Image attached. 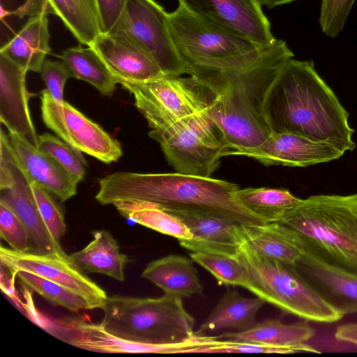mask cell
Masks as SVG:
<instances>
[{
    "instance_id": "1",
    "label": "cell",
    "mask_w": 357,
    "mask_h": 357,
    "mask_svg": "<svg viewBox=\"0 0 357 357\" xmlns=\"http://www.w3.org/2000/svg\"><path fill=\"white\" fill-rule=\"evenodd\" d=\"M264 116L273 132H289L353 151L355 130L349 112L316 70L314 61L291 58L266 96Z\"/></svg>"
},
{
    "instance_id": "2",
    "label": "cell",
    "mask_w": 357,
    "mask_h": 357,
    "mask_svg": "<svg viewBox=\"0 0 357 357\" xmlns=\"http://www.w3.org/2000/svg\"><path fill=\"white\" fill-rule=\"evenodd\" d=\"M294 54L284 40L255 61L188 73L215 96L208 108L228 145L226 155L259 145L271 132L264 112L268 93L283 63Z\"/></svg>"
},
{
    "instance_id": "3",
    "label": "cell",
    "mask_w": 357,
    "mask_h": 357,
    "mask_svg": "<svg viewBox=\"0 0 357 357\" xmlns=\"http://www.w3.org/2000/svg\"><path fill=\"white\" fill-rule=\"evenodd\" d=\"M237 184L179 172L139 174L116 172L99 180L95 197L102 205L142 201L169 212L213 215L241 225L267 222L236 199Z\"/></svg>"
},
{
    "instance_id": "4",
    "label": "cell",
    "mask_w": 357,
    "mask_h": 357,
    "mask_svg": "<svg viewBox=\"0 0 357 357\" xmlns=\"http://www.w3.org/2000/svg\"><path fill=\"white\" fill-rule=\"evenodd\" d=\"M276 222L287 227L303 248L357 274V194L301 199Z\"/></svg>"
},
{
    "instance_id": "5",
    "label": "cell",
    "mask_w": 357,
    "mask_h": 357,
    "mask_svg": "<svg viewBox=\"0 0 357 357\" xmlns=\"http://www.w3.org/2000/svg\"><path fill=\"white\" fill-rule=\"evenodd\" d=\"M183 298L165 294L159 298L107 297L100 323L108 333L128 340L169 344L194 337L195 321L184 308Z\"/></svg>"
},
{
    "instance_id": "6",
    "label": "cell",
    "mask_w": 357,
    "mask_h": 357,
    "mask_svg": "<svg viewBox=\"0 0 357 357\" xmlns=\"http://www.w3.org/2000/svg\"><path fill=\"white\" fill-rule=\"evenodd\" d=\"M235 257L246 271L243 287L284 313L326 324L344 317L306 282L295 265L261 256L243 240Z\"/></svg>"
},
{
    "instance_id": "7",
    "label": "cell",
    "mask_w": 357,
    "mask_h": 357,
    "mask_svg": "<svg viewBox=\"0 0 357 357\" xmlns=\"http://www.w3.org/2000/svg\"><path fill=\"white\" fill-rule=\"evenodd\" d=\"M168 25L185 74L192 70H219L251 61L266 54L274 43L257 44L194 15L180 5L168 13Z\"/></svg>"
},
{
    "instance_id": "8",
    "label": "cell",
    "mask_w": 357,
    "mask_h": 357,
    "mask_svg": "<svg viewBox=\"0 0 357 357\" xmlns=\"http://www.w3.org/2000/svg\"><path fill=\"white\" fill-rule=\"evenodd\" d=\"M208 108L165 128L150 130L149 137L159 143L176 172L211 177L226 155L227 141Z\"/></svg>"
},
{
    "instance_id": "9",
    "label": "cell",
    "mask_w": 357,
    "mask_h": 357,
    "mask_svg": "<svg viewBox=\"0 0 357 357\" xmlns=\"http://www.w3.org/2000/svg\"><path fill=\"white\" fill-rule=\"evenodd\" d=\"M120 84L134 97L135 105L151 130L165 128L210 107L215 96L192 76L164 75L140 83Z\"/></svg>"
},
{
    "instance_id": "10",
    "label": "cell",
    "mask_w": 357,
    "mask_h": 357,
    "mask_svg": "<svg viewBox=\"0 0 357 357\" xmlns=\"http://www.w3.org/2000/svg\"><path fill=\"white\" fill-rule=\"evenodd\" d=\"M31 181L10 144L8 135L1 130L0 202L10 208L24 225L29 236L30 252L66 255L42 218Z\"/></svg>"
},
{
    "instance_id": "11",
    "label": "cell",
    "mask_w": 357,
    "mask_h": 357,
    "mask_svg": "<svg viewBox=\"0 0 357 357\" xmlns=\"http://www.w3.org/2000/svg\"><path fill=\"white\" fill-rule=\"evenodd\" d=\"M114 31L137 43L165 75L185 74L169 33L168 13L154 0H126L123 12L111 32Z\"/></svg>"
},
{
    "instance_id": "12",
    "label": "cell",
    "mask_w": 357,
    "mask_h": 357,
    "mask_svg": "<svg viewBox=\"0 0 357 357\" xmlns=\"http://www.w3.org/2000/svg\"><path fill=\"white\" fill-rule=\"evenodd\" d=\"M40 100L45 126L77 153L105 163L122 156L120 144L68 102L55 100L46 89L42 91Z\"/></svg>"
},
{
    "instance_id": "13",
    "label": "cell",
    "mask_w": 357,
    "mask_h": 357,
    "mask_svg": "<svg viewBox=\"0 0 357 357\" xmlns=\"http://www.w3.org/2000/svg\"><path fill=\"white\" fill-rule=\"evenodd\" d=\"M54 335L75 347L105 354H186L220 344L218 336L197 333L184 342L169 344L137 342L115 336L106 331L100 324L82 319L62 323Z\"/></svg>"
},
{
    "instance_id": "14",
    "label": "cell",
    "mask_w": 357,
    "mask_h": 357,
    "mask_svg": "<svg viewBox=\"0 0 357 357\" xmlns=\"http://www.w3.org/2000/svg\"><path fill=\"white\" fill-rule=\"evenodd\" d=\"M0 261L13 279L18 271L33 273L81 295L90 310L101 309L108 297L105 290L86 276L66 254L17 252L1 245Z\"/></svg>"
},
{
    "instance_id": "15",
    "label": "cell",
    "mask_w": 357,
    "mask_h": 357,
    "mask_svg": "<svg viewBox=\"0 0 357 357\" xmlns=\"http://www.w3.org/2000/svg\"><path fill=\"white\" fill-rule=\"evenodd\" d=\"M194 15L252 42L266 45L276 38L257 0H178Z\"/></svg>"
},
{
    "instance_id": "16",
    "label": "cell",
    "mask_w": 357,
    "mask_h": 357,
    "mask_svg": "<svg viewBox=\"0 0 357 357\" xmlns=\"http://www.w3.org/2000/svg\"><path fill=\"white\" fill-rule=\"evenodd\" d=\"M345 153L325 142L289 132H273L258 146L231 155L254 158L266 165L305 167L341 158Z\"/></svg>"
},
{
    "instance_id": "17",
    "label": "cell",
    "mask_w": 357,
    "mask_h": 357,
    "mask_svg": "<svg viewBox=\"0 0 357 357\" xmlns=\"http://www.w3.org/2000/svg\"><path fill=\"white\" fill-rule=\"evenodd\" d=\"M89 47L100 56L118 84L144 82L165 75L155 61L123 33H101Z\"/></svg>"
},
{
    "instance_id": "18",
    "label": "cell",
    "mask_w": 357,
    "mask_h": 357,
    "mask_svg": "<svg viewBox=\"0 0 357 357\" xmlns=\"http://www.w3.org/2000/svg\"><path fill=\"white\" fill-rule=\"evenodd\" d=\"M303 250L301 259L295 264L301 276L326 302L344 316L357 313V274L328 264L303 248Z\"/></svg>"
},
{
    "instance_id": "19",
    "label": "cell",
    "mask_w": 357,
    "mask_h": 357,
    "mask_svg": "<svg viewBox=\"0 0 357 357\" xmlns=\"http://www.w3.org/2000/svg\"><path fill=\"white\" fill-rule=\"evenodd\" d=\"M22 68L0 52V120L10 133H15L38 147V136L31 117L26 75Z\"/></svg>"
},
{
    "instance_id": "20",
    "label": "cell",
    "mask_w": 357,
    "mask_h": 357,
    "mask_svg": "<svg viewBox=\"0 0 357 357\" xmlns=\"http://www.w3.org/2000/svg\"><path fill=\"white\" fill-rule=\"evenodd\" d=\"M169 213L180 220L192 234L190 239L178 241L183 248L192 252H207L231 257L237 255L242 243L238 231L241 224L208 214Z\"/></svg>"
},
{
    "instance_id": "21",
    "label": "cell",
    "mask_w": 357,
    "mask_h": 357,
    "mask_svg": "<svg viewBox=\"0 0 357 357\" xmlns=\"http://www.w3.org/2000/svg\"><path fill=\"white\" fill-rule=\"evenodd\" d=\"M8 138L19 160L33 181L61 202L76 194L77 184L80 182L77 177L20 135L9 132Z\"/></svg>"
},
{
    "instance_id": "22",
    "label": "cell",
    "mask_w": 357,
    "mask_h": 357,
    "mask_svg": "<svg viewBox=\"0 0 357 357\" xmlns=\"http://www.w3.org/2000/svg\"><path fill=\"white\" fill-rule=\"evenodd\" d=\"M315 335L307 321L284 324L279 319H268L245 331L225 333L218 336L227 340L255 342L294 349L296 352L320 353L306 344Z\"/></svg>"
},
{
    "instance_id": "23",
    "label": "cell",
    "mask_w": 357,
    "mask_h": 357,
    "mask_svg": "<svg viewBox=\"0 0 357 357\" xmlns=\"http://www.w3.org/2000/svg\"><path fill=\"white\" fill-rule=\"evenodd\" d=\"M142 277L160 288L165 294L181 298L203 296V286L191 259L169 255L149 262Z\"/></svg>"
},
{
    "instance_id": "24",
    "label": "cell",
    "mask_w": 357,
    "mask_h": 357,
    "mask_svg": "<svg viewBox=\"0 0 357 357\" xmlns=\"http://www.w3.org/2000/svg\"><path fill=\"white\" fill-rule=\"evenodd\" d=\"M47 16L31 17L0 50L27 71L39 73L51 51Z\"/></svg>"
},
{
    "instance_id": "25",
    "label": "cell",
    "mask_w": 357,
    "mask_h": 357,
    "mask_svg": "<svg viewBox=\"0 0 357 357\" xmlns=\"http://www.w3.org/2000/svg\"><path fill=\"white\" fill-rule=\"evenodd\" d=\"M241 239L265 257L295 265L303 250L290 230L279 222L239 225Z\"/></svg>"
},
{
    "instance_id": "26",
    "label": "cell",
    "mask_w": 357,
    "mask_h": 357,
    "mask_svg": "<svg viewBox=\"0 0 357 357\" xmlns=\"http://www.w3.org/2000/svg\"><path fill=\"white\" fill-rule=\"evenodd\" d=\"M92 241L70 259L82 271L108 275L119 282L125 280L128 257L121 253L113 236L105 229L91 232Z\"/></svg>"
},
{
    "instance_id": "27",
    "label": "cell",
    "mask_w": 357,
    "mask_h": 357,
    "mask_svg": "<svg viewBox=\"0 0 357 357\" xmlns=\"http://www.w3.org/2000/svg\"><path fill=\"white\" fill-rule=\"evenodd\" d=\"M265 303L257 296L247 298L228 288L197 332L205 334L227 328L249 330L257 324V314Z\"/></svg>"
},
{
    "instance_id": "28",
    "label": "cell",
    "mask_w": 357,
    "mask_h": 357,
    "mask_svg": "<svg viewBox=\"0 0 357 357\" xmlns=\"http://www.w3.org/2000/svg\"><path fill=\"white\" fill-rule=\"evenodd\" d=\"M61 59L70 77L89 83L104 96L112 95L118 84L116 79L92 47L68 48L62 52Z\"/></svg>"
},
{
    "instance_id": "29",
    "label": "cell",
    "mask_w": 357,
    "mask_h": 357,
    "mask_svg": "<svg viewBox=\"0 0 357 357\" xmlns=\"http://www.w3.org/2000/svg\"><path fill=\"white\" fill-rule=\"evenodd\" d=\"M75 38L89 46L100 34L101 28L95 0H47Z\"/></svg>"
},
{
    "instance_id": "30",
    "label": "cell",
    "mask_w": 357,
    "mask_h": 357,
    "mask_svg": "<svg viewBox=\"0 0 357 357\" xmlns=\"http://www.w3.org/2000/svg\"><path fill=\"white\" fill-rule=\"evenodd\" d=\"M113 205L122 216L137 224L178 241L192 238L189 229L180 220L154 204L142 201H121Z\"/></svg>"
},
{
    "instance_id": "31",
    "label": "cell",
    "mask_w": 357,
    "mask_h": 357,
    "mask_svg": "<svg viewBox=\"0 0 357 357\" xmlns=\"http://www.w3.org/2000/svg\"><path fill=\"white\" fill-rule=\"evenodd\" d=\"M235 197L243 206L267 223L278 222L301 200L287 189L265 187L239 188Z\"/></svg>"
},
{
    "instance_id": "32",
    "label": "cell",
    "mask_w": 357,
    "mask_h": 357,
    "mask_svg": "<svg viewBox=\"0 0 357 357\" xmlns=\"http://www.w3.org/2000/svg\"><path fill=\"white\" fill-rule=\"evenodd\" d=\"M19 282L54 305L64 307L73 312L90 310L86 300L72 290L26 271H18L14 274Z\"/></svg>"
},
{
    "instance_id": "33",
    "label": "cell",
    "mask_w": 357,
    "mask_h": 357,
    "mask_svg": "<svg viewBox=\"0 0 357 357\" xmlns=\"http://www.w3.org/2000/svg\"><path fill=\"white\" fill-rule=\"evenodd\" d=\"M190 257L211 273L220 285L243 287L246 271L236 257L207 252H192Z\"/></svg>"
},
{
    "instance_id": "34",
    "label": "cell",
    "mask_w": 357,
    "mask_h": 357,
    "mask_svg": "<svg viewBox=\"0 0 357 357\" xmlns=\"http://www.w3.org/2000/svg\"><path fill=\"white\" fill-rule=\"evenodd\" d=\"M38 148L53 158L62 167L82 181L86 165L82 154L77 153L64 141L45 132L38 136Z\"/></svg>"
},
{
    "instance_id": "35",
    "label": "cell",
    "mask_w": 357,
    "mask_h": 357,
    "mask_svg": "<svg viewBox=\"0 0 357 357\" xmlns=\"http://www.w3.org/2000/svg\"><path fill=\"white\" fill-rule=\"evenodd\" d=\"M31 188L43 221L52 236L59 242L66 231L64 215L61 207L49 191L33 181Z\"/></svg>"
},
{
    "instance_id": "36",
    "label": "cell",
    "mask_w": 357,
    "mask_h": 357,
    "mask_svg": "<svg viewBox=\"0 0 357 357\" xmlns=\"http://www.w3.org/2000/svg\"><path fill=\"white\" fill-rule=\"evenodd\" d=\"M356 0H321L319 25L330 38L337 36L344 29Z\"/></svg>"
},
{
    "instance_id": "37",
    "label": "cell",
    "mask_w": 357,
    "mask_h": 357,
    "mask_svg": "<svg viewBox=\"0 0 357 357\" xmlns=\"http://www.w3.org/2000/svg\"><path fill=\"white\" fill-rule=\"evenodd\" d=\"M0 235L17 252H30L29 234L21 220L5 204L0 202Z\"/></svg>"
},
{
    "instance_id": "38",
    "label": "cell",
    "mask_w": 357,
    "mask_h": 357,
    "mask_svg": "<svg viewBox=\"0 0 357 357\" xmlns=\"http://www.w3.org/2000/svg\"><path fill=\"white\" fill-rule=\"evenodd\" d=\"M202 354H294V349L285 347L272 346L265 344L223 340L221 344L202 349L199 351Z\"/></svg>"
},
{
    "instance_id": "39",
    "label": "cell",
    "mask_w": 357,
    "mask_h": 357,
    "mask_svg": "<svg viewBox=\"0 0 357 357\" xmlns=\"http://www.w3.org/2000/svg\"><path fill=\"white\" fill-rule=\"evenodd\" d=\"M46 90L58 102L63 101V89L70 73L63 61L45 59L40 72Z\"/></svg>"
},
{
    "instance_id": "40",
    "label": "cell",
    "mask_w": 357,
    "mask_h": 357,
    "mask_svg": "<svg viewBox=\"0 0 357 357\" xmlns=\"http://www.w3.org/2000/svg\"><path fill=\"white\" fill-rule=\"evenodd\" d=\"M102 33L114 30L125 8L126 0H95Z\"/></svg>"
},
{
    "instance_id": "41",
    "label": "cell",
    "mask_w": 357,
    "mask_h": 357,
    "mask_svg": "<svg viewBox=\"0 0 357 357\" xmlns=\"http://www.w3.org/2000/svg\"><path fill=\"white\" fill-rule=\"evenodd\" d=\"M6 16L12 15L20 18L24 16L36 17L39 15L47 16L54 15V11L47 0H25L24 3L13 11L3 10L1 13Z\"/></svg>"
},
{
    "instance_id": "42",
    "label": "cell",
    "mask_w": 357,
    "mask_h": 357,
    "mask_svg": "<svg viewBox=\"0 0 357 357\" xmlns=\"http://www.w3.org/2000/svg\"><path fill=\"white\" fill-rule=\"evenodd\" d=\"M334 336L340 342L357 346V322L339 325L336 328Z\"/></svg>"
},
{
    "instance_id": "43",
    "label": "cell",
    "mask_w": 357,
    "mask_h": 357,
    "mask_svg": "<svg viewBox=\"0 0 357 357\" xmlns=\"http://www.w3.org/2000/svg\"><path fill=\"white\" fill-rule=\"evenodd\" d=\"M262 6H264L271 9L276 6L287 4L298 0H257Z\"/></svg>"
}]
</instances>
